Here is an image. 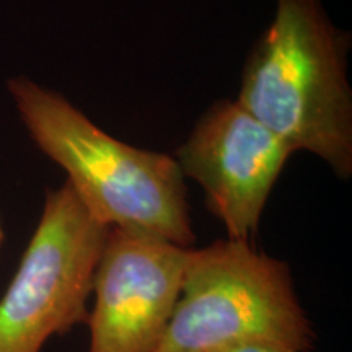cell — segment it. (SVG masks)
<instances>
[{"label": "cell", "instance_id": "cell-1", "mask_svg": "<svg viewBox=\"0 0 352 352\" xmlns=\"http://www.w3.org/2000/svg\"><path fill=\"white\" fill-rule=\"evenodd\" d=\"M8 91L34 142L65 170V183L96 222L192 248L184 176L173 157L111 138L63 95L26 77L8 82Z\"/></svg>", "mask_w": 352, "mask_h": 352}, {"label": "cell", "instance_id": "cell-2", "mask_svg": "<svg viewBox=\"0 0 352 352\" xmlns=\"http://www.w3.org/2000/svg\"><path fill=\"white\" fill-rule=\"evenodd\" d=\"M349 34L321 0H277L276 15L246 59L236 103L292 148L352 175Z\"/></svg>", "mask_w": 352, "mask_h": 352}, {"label": "cell", "instance_id": "cell-3", "mask_svg": "<svg viewBox=\"0 0 352 352\" xmlns=\"http://www.w3.org/2000/svg\"><path fill=\"white\" fill-rule=\"evenodd\" d=\"M248 340L279 341L298 352L314 347V328L289 266L246 240L192 248L157 352H215Z\"/></svg>", "mask_w": 352, "mask_h": 352}, {"label": "cell", "instance_id": "cell-4", "mask_svg": "<svg viewBox=\"0 0 352 352\" xmlns=\"http://www.w3.org/2000/svg\"><path fill=\"white\" fill-rule=\"evenodd\" d=\"M108 227L67 183L50 189L15 276L0 298V352H41L57 334L85 324Z\"/></svg>", "mask_w": 352, "mask_h": 352}, {"label": "cell", "instance_id": "cell-5", "mask_svg": "<svg viewBox=\"0 0 352 352\" xmlns=\"http://www.w3.org/2000/svg\"><path fill=\"white\" fill-rule=\"evenodd\" d=\"M192 248L108 228L85 323L88 352H157L182 294Z\"/></svg>", "mask_w": 352, "mask_h": 352}, {"label": "cell", "instance_id": "cell-6", "mask_svg": "<svg viewBox=\"0 0 352 352\" xmlns=\"http://www.w3.org/2000/svg\"><path fill=\"white\" fill-rule=\"evenodd\" d=\"M292 153L236 101L220 100L202 114L175 160L204 189L208 209L228 239L250 241Z\"/></svg>", "mask_w": 352, "mask_h": 352}, {"label": "cell", "instance_id": "cell-7", "mask_svg": "<svg viewBox=\"0 0 352 352\" xmlns=\"http://www.w3.org/2000/svg\"><path fill=\"white\" fill-rule=\"evenodd\" d=\"M215 352H298L284 342L271 340H248L233 342L230 346L222 347Z\"/></svg>", "mask_w": 352, "mask_h": 352}, {"label": "cell", "instance_id": "cell-8", "mask_svg": "<svg viewBox=\"0 0 352 352\" xmlns=\"http://www.w3.org/2000/svg\"><path fill=\"white\" fill-rule=\"evenodd\" d=\"M3 241V228H2V220H0V245Z\"/></svg>", "mask_w": 352, "mask_h": 352}]
</instances>
